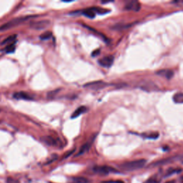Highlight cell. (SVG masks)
<instances>
[{"instance_id": "cell-1", "label": "cell", "mask_w": 183, "mask_h": 183, "mask_svg": "<svg viewBox=\"0 0 183 183\" xmlns=\"http://www.w3.org/2000/svg\"><path fill=\"white\" fill-rule=\"evenodd\" d=\"M35 17V16L31 15V16H25V17H17L13 20H10L9 22L6 23V24L2 25L0 27V31H5L8 29L12 28V27L19 26V25L22 24L24 22H27V20H30L32 18Z\"/></svg>"}, {"instance_id": "cell-2", "label": "cell", "mask_w": 183, "mask_h": 183, "mask_svg": "<svg viewBox=\"0 0 183 183\" xmlns=\"http://www.w3.org/2000/svg\"><path fill=\"white\" fill-rule=\"evenodd\" d=\"M145 163V159H137V160L127 162L123 163L122 165H120V167L122 170H126V171H133V170L140 169V168L144 167Z\"/></svg>"}, {"instance_id": "cell-3", "label": "cell", "mask_w": 183, "mask_h": 183, "mask_svg": "<svg viewBox=\"0 0 183 183\" xmlns=\"http://www.w3.org/2000/svg\"><path fill=\"white\" fill-rule=\"evenodd\" d=\"M93 170L95 173L101 174V175H107L110 172H115L114 168L110 167L109 166H96L93 168Z\"/></svg>"}, {"instance_id": "cell-4", "label": "cell", "mask_w": 183, "mask_h": 183, "mask_svg": "<svg viewBox=\"0 0 183 183\" xmlns=\"http://www.w3.org/2000/svg\"><path fill=\"white\" fill-rule=\"evenodd\" d=\"M114 62V57L113 56H106L104 57L103 58L99 59L98 63L99 65H101L102 67L105 68H109L112 65V64Z\"/></svg>"}, {"instance_id": "cell-5", "label": "cell", "mask_w": 183, "mask_h": 183, "mask_svg": "<svg viewBox=\"0 0 183 183\" xmlns=\"http://www.w3.org/2000/svg\"><path fill=\"white\" fill-rule=\"evenodd\" d=\"M50 24V22L49 20H41L39 22H35L31 23L30 27L35 29H44L49 27V25Z\"/></svg>"}, {"instance_id": "cell-6", "label": "cell", "mask_w": 183, "mask_h": 183, "mask_svg": "<svg viewBox=\"0 0 183 183\" xmlns=\"http://www.w3.org/2000/svg\"><path fill=\"white\" fill-rule=\"evenodd\" d=\"M107 84L103 81H96V82H92L87 83L84 85V87H89V88L92 89H103L104 87H107Z\"/></svg>"}, {"instance_id": "cell-7", "label": "cell", "mask_w": 183, "mask_h": 183, "mask_svg": "<svg viewBox=\"0 0 183 183\" xmlns=\"http://www.w3.org/2000/svg\"><path fill=\"white\" fill-rule=\"evenodd\" d=\"M141 8L140 2L138 1H130L128 2L126 5H125V9L127 10H132V11L138 12Z\"/></svg>"}, {"instance_id": "cell-8", "label": "cell", "mask_w": 183, "mask_h": 183, "mask_svg": "<svg viewBox=\"0 0 183 183\" xmlns=\"http://www.w3.org/2000/svg\"><path fill=\"white\" fill-rule=\"evenodd\" d=\"M95 137H96V135H95L94 137H92L91 139L89 140V141L86 142V143H85L84 145L82 146V148H80V151H79L77 156H79V155H83L84 152H86L87 151H88L89 150V148H91V146H92V144L93 142H94V140H95Z\"/></svg>"}, {"instance_id": "cell-9", "label": "cell", "mask_w": 183, "mask_h": 183, "mask_svg": "<svg viewBox=\"0 0 183 183\" xmlns=\"http://www.w3.org/2000/svg\"><path fill=\"white\" fill-rule=\"evenodd\" d=\"M14 98L17 99H24V100H31L32 99L30 95L24 92H16L13 95Z\"/></svg>"}, {"instance_id": "cell-10", "label": "cell", "mask_w": 183, "mask_h": 183, "mask_svg": "<svg viewBox=\"0 0 183 183\" xmlns=\"http://www.w3.org/2000/svg\"><path fill=\"white\" fill-rule=\"evenodd\" d=\"M157 74L159 76L165 77L167 80H170L174 76V72L171 69H161L157 72Z\"/></svg>"}, {"instance_id": "cell-11", "label": "cell", "mask_w": 183, "mask_h": 183, "mask_svg": "<svg viewBox=\"0 0 183 183\" xmlns=\"http://www.w3.org/2000/svg\"><path fill=\"white\" fill-rule=\"evenodd\" d=\"M87 111V107H84V106H81V107H78L75 111H74L73 113H72L71 118L74 119L78 118L79 116H80L82 113H84L85 112Z\"/></svg>"}, {"instance_id": "cell-12", "label": "cell", "mask_w": 183, "mask_h": 183, "mask_svg": "<svg viewBox=\"0 0 183 183\" xmlns=\"http://www.w3.org/2000/svg\"><path fill=\"white\" fill-rule=\"evenodd\" d=\"M82 14H84V16H86L88 18H94L95 17V11L94 8H91V9H85L82 12Z\"/></svg>"}, {"instance_id": "cell-13", "label": "cell", "mask_w": 183, "mask_h": 183, "mask_svg": "<svg viewBox=\"0 0 183 183\" xmlns=\"http://www.w3.org/2000/svg\"><path fill=\"white\" fill-rule=\"evenodd\" d=\"M173 101L175 103L182 104L183 103V93L177 92L173 96Z\"/></svg>"}, {"instance_id": "cell-14", "label": "cell", "mask_w": 183, "mask_h": 183, "mask_svg": "<svg viewBox=\"0 0 183 183\" xmlns=\"http://www.w3.org/2000/svg\"><path fill=\"white\" fill-rule=\"evenodd\" d=\"M72 181L73 183H88L89 180L83 177H72Z\"/></svg>"}, {"instance_id": "cell-15", "label": "cell", "mask_w": 183, "mask_h": 183, "mask_svg": "<svg viewBox=\"0 0 183 183\" xmlns=\"http://www.w3.org/2000/svg\"><path fill=\"white\" fill-rule=\"evenodd\" d=\"M44 142H45V143H47L50 146H57V141L52 137H45L44 138Z\"/></svg>"}, {"instance_id": "cell-16", "label": "cell", "mask_w": 183, "mask_h": 183, "mask_svg": "<svg viewBox=\"0 0 183 183\" xmlns=\"http://www.w3.org/2000/svg\"><path fill=\"white\" fill-rule=\"evenodd\" d=\"M17 38V35H11L9 37H8L7 39H5L4 41L2 42V44H11L12 42H14V40Z\"/></svg>"}, {"instance_id": "cell-17", "label": "cell", "mask_w": 183, "mask_h": 183, "mask_svg": "<svg viewBox=\"0 0 183 183\" xmlns=\"http://www.w3.org/2000/svg\"><path fill=\"white\" fill-rule=\"evenodd\" d=\"M52 37V33L50 31H47V32H44L43 34H42L39 38L40 39L42 40H47L49 39H50Z\"/></svg>"}, {"instance_id": "cell-18", "label": "cell", "mask_w": 183, "mask_h": 183, "mask_svg": "<svg viewBox=\"0 0 183 183\" xmlns=\"http://www.w3.org/2000/svg\"><path fill=\"white\" fill-rule=\"evenodd\" d=\"M144 136V137L149 138V139H157L159 137L158 133H152L150 134H143L142 135Z\"/></svg>"}, {"instance_id": "cell-19", "label": "cell", "mask_w": 183, "mask_h": 183, "mask_svg": "<svg viewBox=\"0 0 183 183\" xmlns=\"http://www.w3.org/2000/svg\"><path fill=\"white\" fill-rule=\"evenodd\" d=\"M132 25L133 24H116L112 27V29H118V30H120V29H125L128 28L129 27H131Z\"/></svg>"}, {"instance_id": "cell-20", "label": "cell", "mask_w": 183, "mask_h": 183, "mask_svg": "<svg viewBox=\"0 0 183 183\" xmlns=\"http://www.w3.org/2000/svg\"><path fill=\"white\" fill-rule=\"evenodd\" d=\"M15 50V46L14 44H11L9 45L6 47L5 51L7 53H13Z\"/></svg>"}, {"instance_id": "cell-21", "label": "cell", "mask_w": 183, "mask_h": 183, "mask_svg": "<svg viewBox=\"0 0 183 183\" xmlns=\"http://www.w3.org/2000/svg\"><path fill=\"white\" fill-rule=\"evenodd\" d=\"M6 183H20L18 180H16L13 177H7Z\"/></svg>"}, {"instance_id": "cell-22", "label": "cell", "mask_w": 183, "mask_h": 183, "mask_svg": "<svg viewBox=\"0 0 183 183\" xmlns=\"http://www.w3.org/2000/svg\"><path fill=\"white\" fill-rule=\"evenodd\" d=\"M144 183H159V182L157 179L155 178H150L149 180H148Z\"/></svg>"}, {"instance_id": "cell-23", "label": "cell", "mask_w": 183, "mask_h": 183, "mask_svg": "<svg viewBox=\"0 0 183 183\" xmlns=\"http://www.w3.org/2000/svg\"><path fill=\"white\" fill-rule=\"evenodd\" d=\"M57 92H58V89H57V90H55V91L50 92L48 93L47 97H52L53 96H54V95L55 94H57Z\"/></svg>"}, {"instance_id": "cell-24", "label": "cell", "mask_w": 183, "mask_h": 183, "mask_svg": "<svg viewBox=\"0 0 183 183\" xmlns=\"http://www.w3.org/2000/svg\"><path fill=\"white\" fill-rule=\"evenodd\" d=\"M99 53H100V50H95L92 52V57H97V55L99 54Z\"/></svg>"}, {"instance_id": "cell-25", "label": "cell", "mask_w": 183, "mask_h": 183, "mask_svg": "<svg viewBox=\"0 0 183 183\" xmlns=\"http://www.w3.org/2000/svg\"><path fill=\"white\" fill-rule=\"evenodd\" d=\"M165 183H175V181L174 180H170V181H167Z\"/></svg>"}, {"instance_id": "cell-26", "label": "cell", "mask_w": 183, "mask_h": 183, "mask_svg": "<svg viewBox=\"0 0 183 183\" xmlns=\"http://www.w3.org/2000/svg\"><path fill=\"white\" fill-rule=\"evenodd\" d=\"M182 3H183V1H182Z\"/></svg>"}]
</instances>
